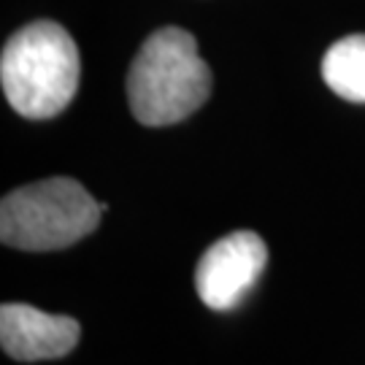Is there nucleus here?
Wrapping results in <instances>:
<instances>
[{"mask_svg": "<svg viewBox=\"0 0 365 365\" xmlns=\"http://www.w3.org/2000/svg\"><path fill=\"white\" fill-rule=\"evenodd\" d=\"M211 95V71L197 41L182 27H160L141 43L128 71V103L146 128L192 117Z\"/></svg>", "mask_w": 365, "mask_h": 365, "instance_id": "f257e3e1", "label": "nucleus"}, {"mask_svg": "<svg viewBox=\"0 0 365 365\" xmlns=\"http://www.w3.org/2000/svg\"><path fill=\"white\" fill-rule=\"evenodd\" d=\"M81 60L76 41L63 25L38 19L16 30L0 54L3 95L16 114L52 119L78 92Z\"/></svg>", "mask_w": 365, "mask_h": 365, "instance_id": "f03ea898", "label": "nucleus"}, {"mask_svg": "<svg viewBox=\"0 0 365 365\" xmlns=\"http://www.w3.org/2000/svg\"><path fill=\"white\" fill-rule=\"evenodd\" d=\"M101 203L68 176L19 187L0 203V238L25 252H54L76 244L101 225Z\"/></svg>", "mask_w": 365, "mask_h": 365, "instance_id": "7ed1b4c3", "label": "nucleus"}, {"mask_svg": "<svg viewBox=\"0 0 365 365\" xmlns=\"http://www.w3.org/2000/svg\"><path fill=\"white\" fill-rule=\"evenodd\" d=\"M268 262V247L252 230H235L211 244L195 268L197 298L214 312L235 309Z\"/></svg>", "mask_w": 365, "mask_h": 365, "instance_id": "20e7f679", "label": "nucleus"}, {"mask_svg": "<svg viewBox=\"0 0 365 365\" xmlns=\"http://www.w3.org/2000/svg\"><path fill=\"white\" fill-rule=\"evenodd\" d=\"M81 339V325L66 314H46L27 303L0 306V344L3 352L22 360H57L66 357Z\"/></svg>", "mask_w": 365, "mask_h": 365, "instance_id": "39448f33", "label": "nucleus"}, {"mask_svg": "<svg viewBox=\"0 0 365 365\" xmlns=\"http://www.w3.org/2000/svg\"><path fill=\"white\" fill-rule=\"evenodd\" d=\"M322 78L349 103H365V33L336 41L322 57Z\"/></svg>", "mask_w": 365, "mask_h": 365, "instance_id": "423d86ee", "label": "nucleus"}]
</instances>
